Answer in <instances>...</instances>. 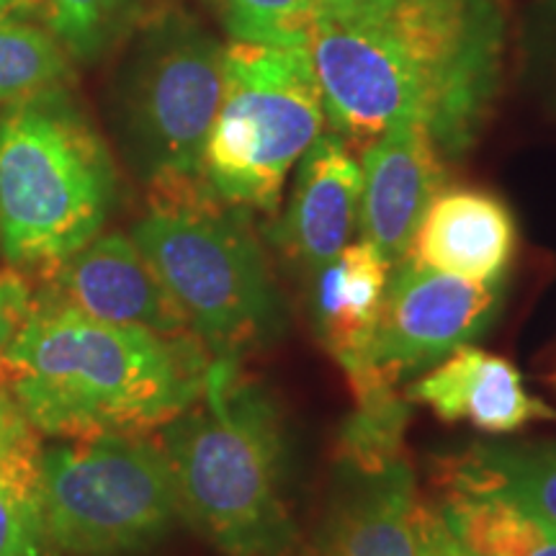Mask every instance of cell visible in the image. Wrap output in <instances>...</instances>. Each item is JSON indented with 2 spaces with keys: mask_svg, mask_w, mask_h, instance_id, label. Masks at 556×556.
<instances>
[{
  "mask_svg": "<svg viewBox=\"0 0 556 556\" xmlns=\"http://www.w3.org/2000/svg\"><path fill=\"white\" fill-rule=\"evenodd\" d=\"M505 39L500 0H366L319 13L307 50L325 119L353 150L417 119L443 160H456L495 106Z\"/></svg>",
  "mask_w": 556,
  "mask_h": 556,
  "instance_id": "6da1fadb",
  "label": "cell"
},
{
  "mask_svg": "<svg viewBox=\"0 0 556 556\" xmlns=\"http://www.w3.org/2000/svg\"><path fill=\"white\" fill-rule=\"evenodd\" d=\"M197 336L111 325L37 294L9 348V389L39 435H150L204 389Z\"/></svg>",
  "mask_w": 556,
  "mask_h": 556,
  "instance_id": "7a4b0ae2",
  "label": "cell"
},
{
  "mask_svg": "<svg viewBox=\"0 0 556 556\" xmlns=\"http://www.w3.org/2000/svg\"><path fill=\"white\" fill-rule=\"evenodd\" d=\"M157 433L180 518L208 544L225 556H291L299 533L287 497L283 420L240 361L212 358L199 397Z\"/></svg>",
  "mask_w": 556,
  "mask_h": 556,
  "instance_id": "3957f363",
  "label": "cell"
},
{
  "mask_svg": "<svg viewBox=\"0 0 556 556\" xmlns=\"http://www.w3.org/2000/svg\"><path fill=\"white\" fill-rule=\"evenodd\" d=\"M116 197L114 155L67 86L0 109V253L9 266L47 274L101 235Z\"/></svg>",
  "mask_w": 556,
  "mask_h": 556,
  "instance_id": "277c9868",
  "label": "cell"
},
{
  "mask_svg": "<svg viewBox=\"0 0 556 556\" xmlns=\"http://www.w3.org/2000/svg\"><path fill=\"white\" fill-rule=\"evenodd\" d=\"M129 235L212 358L240 361L283 332V299L248 212L204 180L152 191Z\"/></svg>",
  "mask_w": 556,
  "mask_h": 556,
  "instance_id": "5b68a950",
  "label": "cell"
},
{
  "mask_svg": "<svg viewBox=\"0 0 556 556\" xmlns=\"http://www.w3.org/2000/svg\"><path fill=\"white\" fill-rule=\"evenodd\" d=\"M225 47L184 5L148 9L122 39L106 116L119 157L150 191L201 184Z\"/></svg>",
  "mask_w": 556,
  "mask_h": 556,
  "instance_id": "8992f818",
  "label": "cell"
},
{
  "mask_svg": "<svg viewBox=\"0 0 556 556\" xmlns=\"http://www.w3.org/2000/svg\"><path fill=\"white\" fill-rule=\"evenodd\" d=\"M325 122L307 47L229 41L201 168L206 189L245 212H276L289 173Z\"/></svg>",
  "mask_w": 556,
  "mask_h": 556,
  "instance_id": "52a82bcc",
  "label": "cell"
},
{
  "mask_svg": "<svg viewBox=\"0 0 556 556\" xmlns=\"http://www.w3.org/2000/svg\"><path fill=\"white\" fill-rule=\"evenodd\" d=\"M41 516L65 556H131L180 520L173 471L150 435L67 438L41 451Z\"/></svg>",
  "mask_w": 556,
  "mask_h": 556,
  "instance_id": "ba28073f",
  "label": "cell"
},
{
  "mask_svg": "<svg viewBox=\"0 0 556 556\" xmlns=\"http://www.w3.org/2000/svg\"><path fill=\"white\" fill-rule=\"evenodd\" d=\"M503 283L448 276L407 253L389 268L371 366L387 384L420 377L456 348L482 338L500 312Z\"/></svg>",
  "mask_w": 556,
  "mask_h": 556,
  "instance_id": "9c48e42d",
  "label": "cell"
},
{
  "mask_svg": "<svg viewBox=\"0 0 556 556\" xmlns=\"http://www.w3.org/2000/svg\"><path fill=\"white\" fill-rule=\"evenodd\" d=\"M422 507L409 458L336 456L317 556H420Z\"/></svg>",
  "mask_w": 556,
  "mask_h": 556,
  "instance_id": "30bf717a",
  "label": "cell"
},
{
  "mask_svg": "<svg viewBox=\"0 0 556 556\" xmlns=\"http://www.w3.org/2000/svg\"><path fill=\"white\" fill-rule=\"evenodd\" d=\"M41 296L67 304L111 325H129L157 336H193L155 268L131 235H96L88 245L45 274Z\"/></svg>",
  "mask_w": 556,
  "mask_h": 556,
  "instance_id": "8fae6325",
  "label": "cell"
},
{
  "mask_svg": "<svg viewBox=\"0 0 556 556\" xmlns=\"http://www.w3.org/2000/svg\"><path fill=\"white\" fill-rule=\"evenodd\" d=\"M443 180V155L417 119H400L361 150V240L389 266L413 248L417 225Z\"/></svg>",
  "mask_w": 556,
  "mask_h": 556,
  "instance_id": "7c38bea8",
  "label": "cell"
},
{
  "mask_svg": "<svg viewBox=\"0 0 556 556\" xmlns=\"http://www.w3.org/2000/svg\"><path fill=\"white\" fill-rule=\"evenodd\" d=\"M358 214L361 160L336 131H323L296 163L294 189L276 229L278 245L312 278L351 245Z\"/></svg>",
  "mask_w": 556,
  "mask_h": 556,
  "instance_id": "4fadbf2b",
  "label": "cell"
},
{
  "mask_svg": "<svg viewBox=\"0 0 556 556\" xmlns=\"http://www.w3.org/2000/svg\"><path fill=\"white\" fill-rule=\"evenodd\" d=\"M389 263L366 240H353L309 278V309L325 351L343 368L353 397L384 387L371 366V343L389 281ZM392 387V384H389Z\"/></svg>",
  "mask_w": 556,
  "mask_h": 556,
  "instance_id": "5bb4252c",
  "label": "cell"
},
{
  "mask_svg": "<svg viewBox=\"0 0 556 556\" xmlns=\"http://www.w3.org/2000/svg\"><path fill=\"white\" fill-rule=\"evenodd\" d=\"M405 397L428 407L443 422H469L492 435L516 433L556 409L533 397L513 361L469 343L413 379Z\"/></svg>",
  "mask_w": 556,
  "mask_h": 556,
  "instance_id": "9a60e30c",
  "label": "cell"
},
{
  "mask_svg": "<svg viewBox=\"0 0 556 556\" xmlns=\"http://www.w3.org/2000/svg\"><path fill=\"white\" fill-rule=\"evenodd\" d=\"M409 253L448 276L500 287L518 253L516 217L492 191L441 189L417 225Z\"/></svg>",
  "mask_w": 556,
  "mask_h": 556,
  "instance_id": "2e32d148",
  "label": "cell"
},
{
  "mask_svg": "<svg viewBox=\"0 0 556 556\" xmlns=\"http://www.w3.org/2000/svg\"><path fill=\"white\" fill-rule=\"evenodd\" d=\"M441 486L495 495L556 533V441L475 443L446 462Z\"/></svg>",
  "mask_w": 556,
  "mask_h": 556,
  "instance_id": "e0dca14e",
  "label": "cell"
},
{
  "mask_svg": "<svg viewBox=\"0 0 556 556\" xmlns=\"http://www.w3.org/2000/svg\"><path fill=\"white\" fill-rule=\"evenodd\" d=\"M39 9L70 60L93 65L122 45L150 0H39Z\"/></svg>",
  "mask_w": 556,
  "mask_h": 556,
  "instance_id": "ac0fdd59",
  "label": "cell"
},
{
  "mask_svg": "<svg viewBox=\"0 0 556 556\" xmlns=\"http://www.w3.org/2000/svg\"><path fill=\"white\" fill-rule=\"evenodd\" d=\"M70 80L73 60L47 26L0 18V106Z\"/></svg>",
  "mask_w": 556,
  "mask_h": 556,
  "instance_id": "d6986e66",
  "label": "cell"
},
{
  "mask_svg": "<svg viewBox=\"0 0 556 556\" xmlns=\"http://www.w3.org/2000/svg\"><path fill=\"white\" fill-rule=\"evenodd\" d=\"M229 41L307 47L319 18L317 0H206Z\"/></svg>",
  "mask_w": 556,
  "mask_h": 556,
  "instance_id": "ffe728a7",
  "label": "cell"
},
{
  "mask_svg": "<svg viewBox=\"0 0 556 556\" xmlns=\"http://www.w3.org/2000/svg\"><path fill=\"white\" fill-rule=\"evenodd\" d=\"M523 62L541 103L556 116V0H536L523 31Z\"/></svg>",
  "mask_w": 556,
  "mask_h": 556,
  "instance_id": "44dd1931",
  "label": "cell"
},
{
  "mask_svg": "<svg viewBox=\"0 0 556 556\" xmlns=\"http://www.w3.org/2000/svg\"><path fill=\"white\" fill-rule=\"evenodd\" d=\"M37 291L18 268L0 270V384H9V348L29 319Z\"/></svg>",
  "mask_w": 556,
  "mask_h": 556,
  "instance_id": "7402d4cb",
  "label": "cell"
},
{
  "mask_svg": "<svg viewBox=\"0 0 556 556\" xmlns=\"http://www.w3.org/2000/svg\"><path fill=\"white\" fill-rule=\"evenodd\" d=\"M39 9V0H0V18H13Z\"/></svg>",
  "mask_w": 556,
  "mask_h": 556,
  "instance_id": "603a6c76",
  "label": "cell"
},
{
  "mask_svg": "<svg viewBox=\"0 0 556 556\" xmlns=\"http://www.w3.org/2000/svg\"><path fill=\"white\" fill-rule=\"evenodd\" d=\"M361 3H366V0H317L319 13H340L348 9H356Z\"/></svg>",
  "mask_w": 556,
  "mask_h": 556,
  "instance_id": "cb8c5ba5",
  "label": "cell"
},
{
  "mask_svg": "<svg viewBox=\"0 0 556 556\" xmlns=\"http://www.w3.org/2000/svg\"><path fill=\"white\" fill-rule=\"evenodd\" d=\"M533 556H556V533H554V536H552V539H548V541H546V544H544V546H541V548H539V552H536V554H533Z\"/></svg>",
  "mask_w": 556,
  "mask_h": 556,
  "instance_id": "d4e9b609",
  "label": "cell"
},
{
  "mask_svg": "<svg viewBox=\"0 0 556 556\" xmlns=\"http://www.w3.org/2000/svg\"><path fill=\"white\" fill-rule=\"evenodd\" d=\"M554 381H556V377H554Z\"/></svg>",
  "mask_w": 556,
  "mask_h": 556,
  "instance_id": "484cf974",
  "label": "cell"
}]
</instances>
